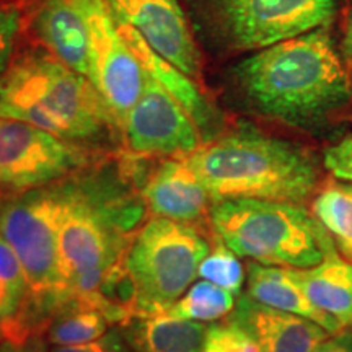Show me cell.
I'll use <instances>...</instances> for the list:
<instances>
[{"label":"cell","instance_id":"27","mask_svg":"<svg viewBox=\"0 0 352 352\" xmlns=\"http://www.w3.org/2000/svg\"><path fill=\"white\" fill-rule=\"evenodd\" d=\"M323 164L334 178L352 184V134L327 148Z\"/></svg>","mask_w":352,"mask_h":352},{"label":"cell","instance_id":"21","mask_svg":"<svg viewBox=\"0 0 352 352\" xmlns=\"http://www.w3.org/2000/svg\"><path fill=\"white\" fill-rule=\"evenodd\" d=\"M311 214L327 228L331 239L352 258V186L329 183L316 191Z\"/></svg>","mask_w":352,"mask_h":352},{"label":"cell","instance_id":"19","mask_svg":"<svg viewBox=\"0 0 352 352\" xmlns=\"http://www.w3.org/2000/svg\"><path fill=\"white\" fill-rule=\"evenodd\" d=\"M290 272L316 308L352 328V264L336 248L316 266Z\"/></svg>","mask_w":352,"mask_h":352},{"label":"cell","instance_id":"6","mask_svg":"<svg viewBox=\"0 0 352 352\" xmlns=\"http://www.w3.org/2000/svg\"><path fill=\"white\" fill-rule=\"evenodd\" d=\"M209 226L236 256L266 266L307 270L323 261L334 240L300 204L263 199L214 202Z\"/></svg>","mask_w":352,"mask_h":352},{"label":"cell","instance_id":"3","mask_svg":"<svg viewBox=\"0 0 352 352\" xmlns=\"http://www.w3.org/2000/svg\"><path fill=\"white\" fill-rule=\"evenodd\" d=\"M214 202L263 199L303 206L316 195L314 153L250 124L219 134L186 158Z\"/></svg>","mask_w":352,"mask_h":352},{"label":"cell","instance_id":"22","mask_svg":"<svg viewBox=\"0 0 352 352\" xmlns=\"http://www.w3.org/2000/svg\"><path fill=\"white\" fill-rule=\"evenodd\" d=\"M236 305V296L209 280L201 279L192 284L183 297L170 308L171 315L201 323H217L232 315Z\"/></svg>","mask_w":352,"mask_h":352},{"label":"cell","instance_id":"32","mask_svg":"<svg viewBox=\"0 0 352 352\" xmlns=\"http://www.w3.org/2000/svg\"><path fill=\"white\" fill-rule=\"evenodd\" d=\"M0 352H20V344L10 340H3L0 342Z\"/></svg>","mask_w":352,"mask_h":352},{"label":"cell","instance_id":"15","mask_svg":"<svg viewBox=\"0 0 352 352\" xmlns=\"http://www.w3.org/2000/svg\"><path fill=\"white\" fill-rule=\"evenodd\" d=\"M26 23L44 50L88 77V23L82 0H36Z\"/></svg>","mask_w":352,"mask_h":352},{"label":"cell","instance_id":"4","mask_svg":"<svg viewBox=\"0 0 352 352\" xmlns=\"http://www.w3.org/2000/svg\"><path fill=\"white\" fill-rule=\"evenodd\" d=\"M0 116L28 122L91 148L121 138L111 111L90 78L47 50L13 56L0 77Z\"/></svg>","mask_w":352,"mask_h":352},{"label":"cell","instance_id":"7","mask_svg":"<svg viewBox=\"0 0 352 352\" xmlns=\"http://www.w3.org/2000/svg\"><path fill=\"white\" fill-rule=\"evenodd\" d=\"M212 241L199 227L151 217L135 230L121 266L131 292V314L170 310L195 284Z\"/></svg>","mask_w":352,"mask_h":352},{"label":"cell","instance_id":"24","mask_svg":"<svg viewBox=\"0 0 352 352\" xmlns=\"http://www.w3.org/2000/svg\"><path fill=\"white\" fill-rule=\"evenodd\" d=\"M214 239L210 252L199 264L197 277L209 280V283L232 292L233 296L240 297L246 280L243 264L240 261V256H236L222 240H219L215 235Z\"/></svg>","mask_w":352,"mask_h":352},{"label":"cell","instance_id":"20","mask_svg":"<svg viewBox=\"0 0 352 352\" xmlns=\"http://www.w3.org/2000/svg\"><path fill=\"white\" fill-rule=\"evenodd\" d=\"M111 327V320L96 303L74 297L51 315L43 334L50 346H77L100 340Z\"/></svg>","mask_w":352,"mask_h":352},{"label":"cell","instance_id":"23","mask_svg":"<svg viewBox=\"0 0 352 352\" xmlns=\"http://www.w3.org/2000/svg\"><path fill=\"white\" fill-rule=\"evenodd\" d=\"M30 285L19 256L0 235V324L19 318L28 302Z\"/></svg>","mask_w":352,"mask_h":352},{"label":"cell","instance_id":"9","mask_svg":"<svg viewBox=\"0 0 352 352\" xmlns=\"http://www.w3.org/2000/svg\"><path fill=\"white\" fill-rule=\"evenodd\" d=\"M209 19L240 51H259L329 23L336 0H206Z\"/></svg>","mask_w":352,"mask_h":352},{"label":"cell","instance_id":"31","mask_svg":"<svg viewBox=\"0 0 352 352\" xmlns=\"http://www.w3.org/2000/svg\"><path fill=\"white\" fill-rule=\"evenodd\" d=\"M342 52H344V57L347 59V63L352 65V12H351L349 19H347L344 38H342Z\"/></svg>","mask_w":352,"mask_h":352},{"label":"cell","instance_id":"25","mask_svg":"<svg viewBox=\"0 0 352 352\" xmlns=\"http://www.w3.org/2000/svg\"><path fill=\"white\" fill-rule=\"evenodd\" d=\"M204 352H261L256 341L239 327L235 321H226L209 324L208 338H206Z\"/></svg>","mask_w":352,"mask_h":352},{"label":"cell","instance_id":"28","mask_svg":"<svg viewBox=\"0 0 352 352\" xmlns=\"http://www.w3.org/2000/svg\"><path fill=\"white\" fill-rule=\"evenodd\" d=\"M47 352H134L120 328H113L100 340L77 346H51Z\"/></svg>","mask_w":352,"mask_h":352},{"label":"cell","instance_id":"26","mask_svg":"<svg viewBox=\"0 0 352 352\" xmlns=\"http://www.w3.org/2000/svg\"><path fill=\"white\" fill-rule=\"evenodd\" d=\"M23 26V15L15 6L0 2V77L3 76L13 56L19 34Z\"/></svg>","mask_w":352,"mask_h":352},{"label":"cell","instance_id":"12","mask_svg":"<svg viewBox=\"0 0 352 352\" xmlns=\"http://www.w3.org/2000/svg\"><path fill=\"white\" fill-rule=\"evenodd\" d=\"M122 164L153 217L199 227L209 222L214 199L186 158H152L122 153Z\"/></svg>","mask_w":352,"mask_h":352},{"label":"cell","instance_id":"1","mask_svg":"<svg viewBox=\"0 0 352 352\" xmlns=\"http://www.w3.org/2000/svg\"><path fill=\"white\" fill-rule=\"evenodd\" d=\"M64 189L57 233L60 305L98 294L147 210L120 158L113 170L95 162L77 171L64 179Z\"/></svg>","mask_w":352,"mask_h":352},{"label":"cell","instance_id":"29","mask_svg":"<svg viewBox=\"0 0 352 352\" xmlns=\"http://www.w3.org/2000/svg\"><path fill=\"white\" fill-rule=\"evenodd\" d=\"M316 352H352V331L344 329L338 334H331Z\"/></svg>","mask_w":352,"mask_h":352},{"label":"cell","instance_id":"13","mask_svg":"<svg viewBox=\"0 0 352 352\" xmlns=\"http://www.w3.org/2000/svg\"><path fill=\"white\" fill-rule=\"evenodd\" d=\"M118 23L134 28L145 43L195 80L201 78V52L179 0H104Z\"/></svg>","mask_w":352,"mask_h":352},{"label":"cell","instance_id":"30","mask_svg":"<svg viewBox=\"0 0 352 352\" xmlns=\"http://www.w3.org/2000/svg\"><path fill=\"white\" fill-rule=\"evenodd\" d=\"M47 342L43 333H33L20 346V352H47Z\"/></svg>","mask_w":352,"mask_h":352},{"label":"cell","instance_id":"33","mask_svg":"<svg viewBox=\"0 0 352 352\" xmlns=\"http://www.w3.org/2000/svg\"><path fill=\"white\" fill-rule=\"evenodd\" d=\"M3 340H6V331H3L2 324H0V342H2Z\"/></svg>","mask_w":352,"mask_h":352},{"label":"cell","instance_id":"17","mask_svg":"<svg viewBox=\"0 0 352 352\" xmlns=\"http://www.w3.org/2000/svg\"><path fill=\"white\" fill-rule=\"evenodd\" d=\"M246 296L263 305L315 321L331 334L346 329L340 321L311 303L300 284L294 279L289 267L266 266V264L250 261L246 266Z\"/></svg>","mask_w":352,"mask_h":352},{"label":"cell","instance_id":"2","mask_svg":"<svg viewBox=\"0 0 352 352\" xmlns=\"http://www.w3.org/2000/svg\"><path fill=\"white\" fill-rule=\"evenodd\" d=\"M232 80L253 111L297 129H318L352 100L351 78L323 26L240 60Z\"/></svg>","mask_w":352,"mask_h":352},{"label":"cell","instance_id":"10","mask_svg":"<svg viewBox=\"0 0 352 352\" xmlns=\"http://www.w3.org/2000/svg\"><path fill=\"white\" fill-rule=\"evenodd\" d=\"M88 23V78L120 131L142 95L145 70L104 0H82Z\"/></svg>","mask_w":352,"mask_h":352},{"label":"cell","instance_id":"16","mask_svg":"<svg viewBox=\"0 0 352 352\" xmlns=\"http://www.w3.org/2000/svg\"><path fill=\"white\" fill-rule=\"evenodd\" d=\"M118 26H120L122 36L126 38L131 50L139 57L144 70H147L195 120L202 132L204 142H209V140L217 138L222 121H220L217 109L209 103V100L201 91V88L197 87L195 78L186 76L183 70L175 67L165 57L153 51L134 28L122 23H118Z\"/></svg>","mask_w":352,"mask_h":352},{"label":"cell","instance_id":"5","mask_svg":"<svg viewBox=\"0 0 352 352\" xmlns=\"http://www.w3.org/2000/svg\"><path fill=\"white\" fill-rule=\"evenodd\" d=\"M64 179L25 195L0 199V235L23 266L30 285L28 302L19 318L3 324L6 338L23 344L43 333L60 305L57 233L64 209Z\"/></svg>","mask_w":352,"mask_h":352},{"label":"cell","instance_id":"18","mask_svg":"<svg viewBox=\"0 0 352 352\" xmlns=\"http://www.w3.org/2000/svg\"><path fill=\"white\" fill-rule=\"evenodd\" d=\"M134 352H204L209 324L171 315H132L121 327Z\"/></svg>","mask_w":352,"mask_h":352},{"label":"cell","instance_id":"8","mask_svg":"<svg viewBox=\"0 0 352 352\" xmlns=\"http://www.w3.org/2000/svg\"><path fill=\"white\" fill-rule=\"evenodd\" d=\"M98 160L91 147L0 116V199L50 186Z\"/></svg>","mask_w":352,"mask_h":352},{"label":"cell","instance_id":"11","mask_svg":"<svg viewBox=\"0 0 352 352\" xmlns=\"http://www.w3.org/2000/svg\"><path fill=\"white\" fill-rule=\"evenodd\" d=\"M127 152L148 158H188L204 138L186 109L145 70L142 95L121 129Z\"/></svg>","mask_w":352,"mask_h":352},{"label":"cell","instance_id":"14","mask_svg":"<svg viewBox=\"0 0 352 352\" xmlns=\"http://www.w3.org/2000/svg\"><path fill=\"white\" fill-rule=\"evenodd\" d=\"M228 318L256 341L261 352H316L331 336L315 321L263 305L248 296L239 297Z\"/></svg>","mask_w":352,"mask_h":352}]
</instances>
